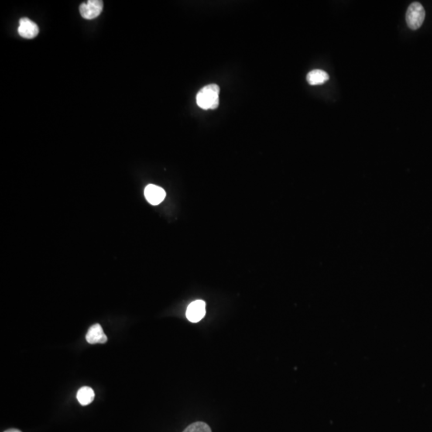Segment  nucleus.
Wrapping results in <instances>:
<instances>
[{
	"label": "nucleus",
	"mask_w": 432,
	"mask_h": 432,
	"mask_svg": "<svg viewBox=\"0 0 432 432\" xmlns=\"http://www.w3.org/2000/svg\"><path fill=\"white\" fill-rule=\"evenodd\" d=\"M220 91L216 84L203 87L196 95L197 105L203 110L216 109L220 104Z\"/></svg>",
	"instance_id": "f257e3e1"
},
{
	"label": "nucleus",
	"mask_w": 432,
	"mask_h": 432,
	"mask_svg": "<svg viewBox=\"0 0 432 432\" xmlns=\"http://www.w3.org/2000/svg\"><path fill=\"white\" fill-rule=\"evenodd\" d=\"M424 8L421 4L414 2L408 7L406 14V20L407 26L412 30L419 29L424 21Z\"/></svg>",
	"instance_id": "f03ea898"
},
{
	"label": "nucleus",
	"mask_w": 432,
	"mask_h": 432,
	"mask_svg": "<svg viewBox=\"0 0 432 432\" xmlns=\"http://www.w3.org/2000/svg\"><path fill=\"white\" fill-rule=\"evenodd\" d=\"M104 8V2L101 0H89L80 5V12L83 19H95L101 14Z\"/></svg>",
	"instance_id": "7ed1b4c3"
},
{
	"label": "nucleus",
	"mask_w": 432,
	"mask_h": 432,
	"mask_svg": "<svg viewBox=\"0 0 432 432\" xmlns=\"http://www.w3.org/2000/svg\"><path fill=\"white\" fill-rule=\"evenodd\" d=\"M206 314V303L203 300H196L192 302L188 307H187V320L192 323H197L203 320V318Z\"/></svg>",
	"instance_id": "20e7f679"
},
{
	"label": "nucleus",
	"mask_w": 432,
	"mask_h": 432,
	"mask_svg": "<svg viewBox=\"0 0 432 432\" xmlns=\"http://www.w3.org/2000/svg\"><path fill=\"white\" fill-rule=\"evenodd\" d=\"M39 30L37 24L28 18H22L19 20L18 32L21 37L25 39H33L39 34Z\"/></svg>",
	"instance_id": "39448f33"
},
{
	"label": "nucleus",
	"mask_w": 432,
	"mask_h": 432,
	"mask_svg": "<svg viewBox=\"0 0 432 432\" xmlns=\"http://www.w3.org/2000/svg\"><path fill=\"white\" fill-rule=\"evenodd\" d=\"M144 196L148 203L152 205H158L164 200L166 192L162 187H158L156 185L149 184L144 190Z\"/></svg>",
	"instance_id": "423d86ee"
},
{
	"label": "nucleus",
	"mask_w": 432,
	"mask_h": 432,
	"mask_svg": "<svg viewBox=\"0 0 432 432\" xmlns=\"http://www.w3.org/2000/svg\"><path fill=\"white\" fill-rule=\"evenodd\" d=\"M86 340H87V343L90 344H103L107 343V337L104 334V330L102 328L101 325L96 323L89 328L88 331L86 334Z\"/></svg>",
	"instance_id": "0eeeda50"
},
{
	"label": "nucleus",
	"mask_w": 432,
	"mask_h": 432,
	"mask_svg": "<svg viewBox=\"0 0 432 432\" xmlns=\"http://www.w3.org/2000/svg\"><path fill=\"white\" fill-rule=\"evenodd\" d=\"M329 80V76L324 70H316L309 72L307 76V81L310 85H320L327 82Z\"/></svg>",
	"instance_id": "6e6552de"
},
{
	"label": "nucleus",
	"mask_w": 432,
	"mask_h": 432,
	"mask_svg": "<svg viewBox=\"0 0 432 432\" xmlns=\"http://www.w3.org/2000/svg\"><path fill=\"white\" fill-rule=\"evenodd\" d=\"M94 399V392L92 388L89 387H83L78 391L77 399L80 404L87 406L92 403Z\"/></svg>",
	"instance_id": "1a4fd4ad"
},
{
	"label": "nucleus",
	"mask_w": 432,
	"mask_h": 432,
	"mask_svg": "<svg viewBox=\"0 0 432 432\" xmlns=\"http://www.w3.org/2000/svg\"><path fill=\"white\" fill-rule=\"evenodd\" d=\"M183 432H212L209 425L203 422H196L189 425Z\"/></svg>",
	"instance_id": "9d476101"
},
{
	"label": "nucleus",
	"mask_w": 432,
	"mask_h": 432,
	"mask_svg": "<svg viewBox=\"0 0 432 432\" xmlns=\"http://www.w3.org/2000/svg\"><path fill=\"white\" fill-rule=\"evenodd\" d=\"M5 432H21L19 430H17V429H9V430H6Z\"/></svg>",
	"instance_id": "9b49d317"
}]
</instances>
